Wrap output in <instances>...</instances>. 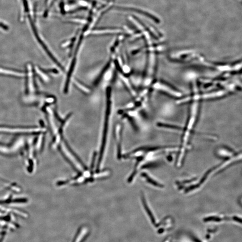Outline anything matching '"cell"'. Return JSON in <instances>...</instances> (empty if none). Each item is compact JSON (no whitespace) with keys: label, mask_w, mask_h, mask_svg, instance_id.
I'll list each match as a JSON object with an SVG mask.
<instances>
[{"label":"cell","mask_w":242,"mask_h":242,"mask_svg":"<svg viewBox=\"0 0 242 242\" xmlns=\"http://www.w3.org/2000/svg\"><path fill=\"white\" fill-rule=\"evenodd\" d=\"M142 201L143 202V205L144 207H145L146 211H147L148 214L149 216L151 218L152 222L155 224V219H154L153 216V214L151 213V212H150V210L149 209V207H148V205H147L148 204H147V202L146 201V199L145 198V196L143 195L142 196Z\"/></svg>","instance_id":"4"},{"label":"cell","mask_w":242,"mask_h":242,"mask_svg":"<svg viewBox=\"0 0 242 242\" xmlns=\"http://www.w3.org/2000/svg\"><path fill=\"white\" fill-rule=\"evenodd\" d=\"M36 129L9 128L0 127V132H36Z\"/></svg>","instance_id":"2"},{"label":"cell","mask_w":242,"mask_h":242,"mask_svg":"<svg viewBox=\"0 0 242 242\" xmlns=\"http://www.w3.org/2000/svg\"><path fill=\"white\" fill-rule=\"evenodd\" d=\"M141 175L143 178L145 179L147 182L149 183L150 184H151L153 186L158 187H160V188H162L163 187V186L162 184H160L158 182H157L155 180H154L153 179L150 177L149 175L146 173H143V174H142Z\"/></svg>","instance_id":"3"},{"label":"cell","mask_w":242,"mask_h":242,"mask_svg":"<svg viewBox=\"0 0 242 242\" xmlns=\"http://www.w3.org/2000/svg\"><path fill=\"white\" fill-rule=\"evenodd\" d=\"M89 231L85 226L78 228L72 242H85L89 235Z\"/></svg>","instance_id":"1"},{"label":"cell","mask_w":242,"mask_h":242,"mask_svg":"<svg viewBox=\"0 0 242 242\" xmlns=\"http://www.w3.org/2000/svg\"><path fill=\"white\" fill-rule=\"evenodd\" d=\"M0 72L2 73L6 74H13L14 76H22L23 74L22 73H18L14 72H11V71H9V70H5L0 69Z\"/></svg>","instance_id":"5"}]
</instances>
